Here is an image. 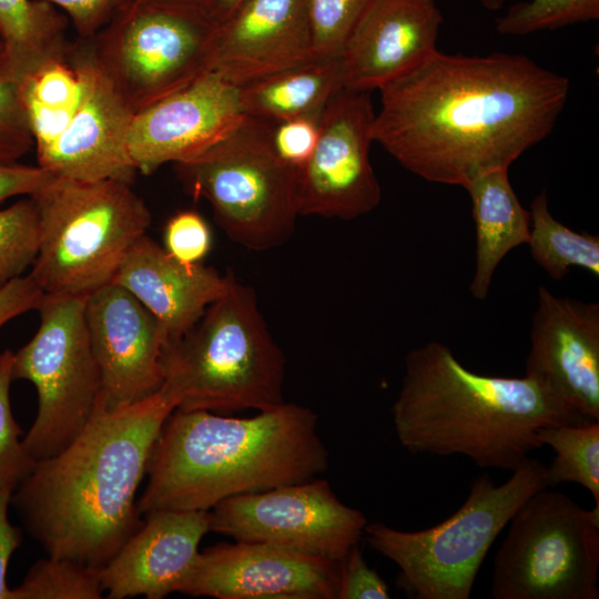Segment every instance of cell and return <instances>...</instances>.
Masks as SVG:
<instances>
[{"label":"cell","mask_w":599,"mask_h":599,"mask_svg":"<svg viewBox=\"0 0 599 599\" xmlns=\"http://www.w3.org/2000/svg\"><path fill=\"white\" fill-rule=\"evenodd\" d=\"M569 88L522 54L436 50L378 90L373 139L413 174L465 189L548 136Z\"/></svg>","instance_id":"6da1fadb"},{"label":"cell","mask_w":599,"mask_h":599,"mask_svg":"<svg viewBox=\"0 0 599 599\" xmlns=\"http://www.w3.org/2000/svg\"><path fill=\"white\" fill-rule=\"evenodd\" d=\"M176 402L161 387L133 404H97L59 454L38 460L11 496L48 556L101 568L140 528L136 491Z\"/></svg>","instance_id":"7a4b0ae2"},{"label":"cell","mask_w":599,"mask_h":599,"mask_svg":"<svg viewBox=\"0 0 599 599\" xmlns=\"http://www.w3.org/2000/svg\"><path fill=\"white\" fill-rule=\"evenodd\" d=\"M328 469V450L309 408L284 402L240 418L174 409L150 456L141 515L211 510L241 494L311 480Z\"/></svg>","instance_id":"3957f363"},{"label":"cell","mask_w":599,"mask_h":599,"mask_svg":"<svg viewBox=\"0 0 599 599\" xmlns=\"http://www.w3.org/2000/svg\"><path fill=\"white\" fill-rule=\"evenodd\" d=\"M404 365L392 416L413 455H463L481 468L515 470L542 447V428L591 422L532 378L469 370L437 341L410 351Z\"/></svg>","instance_id":"277c9868"},{"label":"cell","mask_w":599,"mask_h":599,"mask_svg":"<svg viewBox=\"0 0 599 599\" xmlns=\"http://www.w3.org/2000/svg\"><path fill=\"white\" fill-rule=\"evenodd\" d=\"M285 357L256 292L229 272L225 292L164 355V388L181 410L229 415L284 403Z\"/></svg>","instance_id":"5b68a950"},{"label":"cell","mask_w":599,"mask_h":599,"mask_svg":"<svg viewBox=\"0 0 599 599\" xmlns=\"http://www.w3.org/2000/svg\"><path fill=\"white\" fill-rule=\"evenodd\" d=\"M130 184L54 176L31 196L39 244L29 274L45 295L85 298L112 283L151 224L149 207Z\"/></svg>","instance_id":"8992f818"},{"label":"cell","mask_w":599,"mask_h":599,"mask_svg":"<svg viewBox=\"0 0 599 599\" xmlns=\"http://www.w3.org/2000/svg\"><path fill=\"white\" fill-rule=\"evenodd\" d=\"M547 467L527 457L504 484L476 478L463 506L424 530L367 522V545L399 568L398 587L416 599H468L478 570L500 531L535 493L548 488Z\"/></svg>","instance_id":"52a82bcc"},{"label":"cell","mask_w":599,"mask_h":599,"mask_svg":"<svg viewBox=\"0 0 599 599\" xmlns=\"http://www.w3.org/2000/svg\"><path fill=\"white\" fill-rule=\"evenodd\" d=\"M274 125L244 114L203 152L174 164L187 193L205 200L226 236L252 251L285 244L300 216V170L276 153Z\"/></svg>","instance_id":"ba28073f"},{"label":"cell","mask_w":599,"mask_h":599,"mask_svg":"<svg viewBox=\"0 0 599 599\" xmlns=\"http://www.w3.org/2000/svg\"><path fill=\"white\" fill-rule=\"evenodd\" d=\"M216 29L201 3L130 0L88 41L99 68L136 113L209 71Z\"/></svg>","instance_id":"9c48e42d"},{"label":"cell","mask_w":599,"mask_h":599,"mask_svg":"<svg viewBox=\"0 0 599 599\" xmlns=\"http://www.w3.org/2000/svg\"><path fill=\"white\" fill-rule=\"evenodd\" d=\"M509 522L494 560L495 599L599 598V506L545 488Z\"/></svg>","instance_id":"30bf717a"},{"label":"cell","mask_w":599,"mask_h":599,"mask_svg":"<svg viewBox=\"0 0 599 599\" xmlns=\"http://www.w3.org/2000/svg\"><path fill=\"white\" fill-rule=\"evenodd\" d=\"M83 297L45 295L32 338L13 353V379L33 384L38 412L23 443L35 460L63 450L90 420L101 378Z\"/></svg>","instance_id":"8fae6325"},{"label":"cell","mask_w":599,"mask_h":599,"mask_svg":"<svg viewBox=\"0 0 599 599\" xmlns=\"http://www.w3.org/2000/svg\"><path fill=\"white\" fill-rule=\"evenodd\" d=\"M367 522L318 477L232 496L210 510V531L332 561L359 542Z\"/></svg>","instance_id":"7c38bea8"},{"label":"cell","mask_w":599,"mask_h":599,"mask_svg":"<svg viewBox=\"0 0 599 599\" xmlns=\"http://www.w3.org/2000/svg\"><path fill=\"white\" fill-rule=\"evenodd\" d=\"M374 119L370 92L341 88L329 99L300 170V216L351 221L378 206L382 190L369 160Z\"/></svg>","instance_id":"4fadbf2b"},{"label":"cell","mask_w":599,"mask_h":599,"mask_svg":"<svg viewBox=\"0 0 599 599\" xmlns=\"http://www.w3.org/2000/svg\"><path fill=\"white\" fill-rule=\"evenodd\" d=\"M84 314L101 378L99 406L113 410L161 389L169 339L129 291L114 283L97 290L85 297Z\"/></svg>","instance_id":"5bb4252c"},{"label":"cell","mask_w":599,"mask_h":599,"mask_svg":"<svg viewBox=\"0 0 599 599\" xmlns=\"http://www.w3.org/2000/svg\"><path fill=\"white\" fill-rule=\"evenodd\" d=\"M68 60L81 79V98L62 135L37 154L38 165L60 177L131 183L136 170L128 135L135 113L99 68L88 40L72 43Z\"/></svg>","instance_id":"9a60e30c"},{"label":"cell","mask_w":599,"mask_h":599,"mask_svg":"<svg viewBox=\"0 0 599 599\" xmlns=\"http://www.w3.org/2000/svg\"><path fill=\"white\" fill-rule=\"evenodd\" d=\"M339 572L341 561L235 541L200 551L180 592L216 599H336Z\"/></svg>","instance_id":"2e32d148"},{"label":"cell","mask_w":599,"mask_h":599,"mask_svg":"<svg viewBox=\"0 0 599 599\" xmlns=\"http://www.w3.org/2000/svg\"><path fill=\"white\" fill-rule=\"evenodd\" d=\"M243 115L240 87L207 71L134 114L129 155L136 172L149 175L203 152Z\"/></svg>","instance_id":"e0dca14e"},{"label":"cell","mask_w":599,"mask_h":599,"mask_svg":"<svg viewBox=\"0 0 599 599\" xmlns=\"http://www.w3.org/2000/svg\"><path fill=\"white\" fill-rule=\"evenodd\" d=\"M526 375L589 420H599V304L539 286Z\"/></svg>","instance_id":"ac0fdd59"},{"label":"cell","mask_w":599,"mask_h":599,"mask_svg":"<svg viewBox=\"0 0 599 599\" xmlns=\"http://www.w3.org/2000/svg\"><path fill=\"white\" fill-rule=\"evenodd\" d=\"M436 0H372L339 57L341 88L370 92L412 71L437 50Z\"/></svg>","instance_id":"d6986e66"},{"label":"cell","mask_w":599,"mask_h":599,"mask_svg":"<svg viewBox=\"0 0 599 599\" xmlns=\"http://www.w3.org/2000/svg\"><path fill=\"white\" fill-rule=\"evenodd\" d=\"M314 59L307 0H245L217 24L209 71L243 87Z\"/></svg>","instance_id":"ffe728a7"},{"label":"cell","mask_w":599,"mask_h":599,"mask_svg":"<svg viewBox=\"0 0 599 599\" xmlns=\"http://www.w3.org/2000/svg\"><path fill=\"white\" fill-rule=\"evenodd\" d=\"M144 516L140 528L99 568L110 599H162L180 592L210 531V510L160 509Z\"/></svg>","instance_id":"44dd1931"},{"label":"cell","mask_w":599,"mask_h":599,"mask_svg":"<svg viewBox=\"0 0 599 599\" xmlns=\"http://www.w3.org/2000/svg\"><path fill=\"white\" fill-rule=\"evenodd\" d=\"M112 283L129 291L155 317L171 344L225 292L229 272L184 264L144 234L126 253Z\"/></svg>","instance_id":"7402d4cb"},{"label":"cell","mask_w":599,"mask_h":599,"mask_svg":"<svg viewBox=\"0 0 599 599\" xmlns=\"http://www.w3.org/2000/svg\"><path fill=\"white\" fill-rule=\"evenodd\" d=\"M465 190L471 200L476 227V266L469 291L483 301L500 261L512 248L528 244L530 215L510 184L508 169L481 175Z\"/></svg>","instance_id":"603a6c76"},{"label":"cell","mask_w":599,"mask_h":599,"mask_svg":"<svg viewBox=\"0 0 599 599\" xmlns=\"http://www.w3.org/2000/svg\"><path fill=\"white\" fill-rule=\"evenodd\" d=\"M68 17L42 0H0V75L17 83L43 65L67 60Z\"/></svg>","instance_id":"cb8c5ba5"},{"label":"cell","mask_w":599,"mask_h":599,"mask_svg":"<svg viewBox=\"0 0 599 599\" xmlns=\"http://www.w3.org/2000/svg\"><path fill=\"white\" fill-rule=\"evenodd\" d=\"M337 59H314L240 87L243 113L275 123L319 116L341 89Z\"/></svg>","instance_id":"d4e9b609"},{"label":"cell","mask_w":599,"mask_h":599,"mask_svg":"<svg viewBox=\"0 0 599 599\" xmlns=\"http://www.w3.org/2000/svg\"><path fill=\"white\" fill-rule=\"evenodd\" d=\"M529 248L532 260L556 281L570 267H581L599 276V237L578 233L556 220L549 211L545 191L530 203Z\"/></svg>","instance_id":"484cf974"},{"label":"cell","mask_w":599,"mask_h":599,"mask_svg":"<svg viewBox=\"0 0 599 599\" xmlns=\"http://www.w3.org/2000/svg\"><path fill=\"white\" fill-rule=\"evenodd\" d=\"M539 437L542 446L548 445L556 453L547 467L549 487L579 484L599 506V420L545 427Z\"/></svg>","instance_id":"4316f807"},{"label":"cell","mask_w":599,"mask_h":599,"mask_svg":"<svg viewBox=\"0 0 599 599\" xmlns=\"http://www.w3.org/2000/svg\"><path fill=\"white\" fill-rule=\"evenodd\" d=\"M103 590L99 568L48 556L38 560L22 582L12 589V599H99Z\"/></svg>","instance_id":"83f0119b"},{"label":"cell","mask_w":599,"mask_h":599,"mask_svg":"<svg viewBox=\"0 0 599 599\" xmlns=\"http://www.w3.org/2000/svg\"><path fill=\"white\" fill-rule=\"evenodd\" d=\"M38 244L39 216L31 196L0 210V288L32 266Z\"/></svg>","instance_id":"f1b7e54d"},{"label":"cell","mask_w":599,"mask_h":599,"mask_svg":"<svg viewBox=\"0 0 599 599\" xmlns=\"http://www.w3.org/2000/svg\"><path fill=\"white\" fill-rule=\"evenodd\" d=\"M598 18L599 0H527L499 17L496 30L504 35H526Z\"/></svg>","instance_id":"f546056e"},{"label":"cell","mask_w":599,"mask_h":599,"mask_svg":"<svg viewBox=\"0 0 599 599\" xmlns=\"http://www.w3.org/2000/svg\"><path fill=\"white\" fill-rule=\"evenodd\" d=\"M13 353L6 351L0 357V488L14 491L32 471L38 460L28 451L21 429L16 422L10 404V386Z\"/></svg>","instance_id":"4dcf8cb0"},{"label":"cell","mask_w":599,"mask_h":599,"mask_svg":"<svg viewBox=\"0 0 599 599\" xmlns=\"http://www.w3.org/2000/svg\"><path fill=\"white\" fill-rule=\"evenodd\" d=\"M18 91L23 108L75 110L82 84L78 71L68 59L55 60L20 80Z\"/></svg>","instance_id":"1f68e13d"},{"label":"cell","mask_w":599,"mask_h":599,"mask_svg":"<svg viewBox=\"0 0 599 599\" xmlns=\"http://www.w3.org/2000/svg\"><path fill=\"white\" fill-rule=\"evenodd\" d=\"M315 59H337L372 0H307Z\"/></svg>","instance_id":"d6a6232c"},{"label":"cell","mask_w":599,"mask_h":599,"mask_svg":"<svg viewBox=\"0 0 599 599\" xmlns=\"http://www.w3.org/2000/svg\"><path fill=\"white\" fill-rule=\"evenodd\" d=\"M33 145L18 83L0 75V164L17 162Z\"/></svg>","instance_id":"836d02e7"},{"label":"cell","mask_w":599,"mask_h":599,"mask_svg":"<svg viewBox=\"0 0 599 599\" xmlns=\"http://www.w3.org/2000/svg\"><path fill=\"white\" fill-rule=\"evenodd\" d=\"M212 232L202 215L180 211L169 219L163 231V247L184 264H199L212 248Z\"/></svg>","instance_id":"e575fe53"},{"label":"cell","mask_w":599,"mask_h":599,"mask_svg":"<svg viewBox=\"0 0 599 599\" xmlns=\"http://www.w3.org/2000/svg\"><path fill=\"white\" fill-rule=\"evenodd\" d=\"M319 116H301L275 123L273 144L283 161L298 170L304 166L317 142Z\"/></svg>","instance_id":"d590c367"},{"label":"cell","mask_w":599,"mask_h":599,"mask_svg":"<svg viewBox=\"0 0 599 599\" xmlns=\"http://www.w3.org/2000/svg\"><path fill=\"white\" fill-rule=\"evenodd\" d=\"M385 580L370 568L355 545L341 561L336 599H389Z\"/></svg>","instance_id":"8d00e7d4"},{"label":"cell","mask_w":599,"mask_h":599,"mask_svg":"<svg viewBox=\"0 0 599 599\" xmlns=\"http://www.w3.org/2000/svg\"><path fill=\"white\" fill-rule=\"evenodd\" d=\"M63 11L79 39H92L130 0H42Z\"/></svg>","instance_id":"74e56055"},{"label":"cell","mask_w":599,"mask_h":599,"mask_svg":"<svg viewBox=\"0 0 599 599\" xmlns=\"http://www.w3.org/2000/svg\"><path fill=\"white\" fill-rule=\"evenodd\" d=\"M43 297V291L30 274L22 275L0 288V328L17 316L38 309Z\"/></svg>","instance_id":"f35d334b"},{"label":"cell","mask_w":599,"mask_h":599,"mask_svg":"<svg viewBox=\"0 0 599 599\" xmlns=\"http://www.w3.org/2000/svg\"><path fill=\"white\" fill-rule=\"evenodd\" d=\"M53 177L40 165L0 164V203L18 195L32 196Z\"/></svg>","instance_id":"ab89813d"},{"label":"cell","mask_w":599,"mask_h":599,"mask_svg":"<svg viewBox=\"0 0 599 599\" xmlns=\"http://www.w3.org/2000/svg\"><path fill=\"white\" fill-rule=\"evenodd\" d=\"M12 493L0 488V599H12V589L7 583V570L12 554L21 544L20 530L8 519Z\"/></svg>","instance_id":"60d3db41"},{"label":"cell","mask_w":599,"mask_h":599,"mask_svg":"<svg viewBox=\"0 0 599 599\" xmlns=\"http://www.w3.org/2000/svg\"><path fill=\"white\" fill-rule=\"evenodd\" d=\"M245 0H204V8L219 24L231 17Z\"/></svg>","instance_id":"b9f144b4"},{"label":"cell","mask_w":599,"mask_h":599,"mask_svg":"<svg viewBox=\"0 0 599 599\" xmlns=\"http://www.w3.org/2000/svg\"><path fill=\"white\" fill-rule=\"evenodd\" d=\"M479 2L484 8L488 10H499L502 6L505 0H476Z\"/></svg>","instance_id":"7bdbcfd3"},{"label":"cell","mask_w":599,"mask_h":599,"mask_svg":"<svg viewBox=\"0 0 599 599\" xmlns=\"http://www.w3.org/2000/svg\"><path fill=\"white\" fill-rule=\"evenodd\" d=\"M177 1H189V2H196V3H204V0H177Z\"/></svg>","instance_id":"ee69618b"},{"label":"cell","mask_w":599,"mask_h":599,"mask_svg":"<svg viewBox=\"0 0 599 599\" xmlns=\"http://www.w3.org/2000/svg\"><path fill=\"white\" fill-rule=\"evenodd\" d=\"M2 49H3V48H2V42H1V40H0V58H1V54H2Z\"/></svg>","instance_id":"f6af8a7d"}]
</instances>
